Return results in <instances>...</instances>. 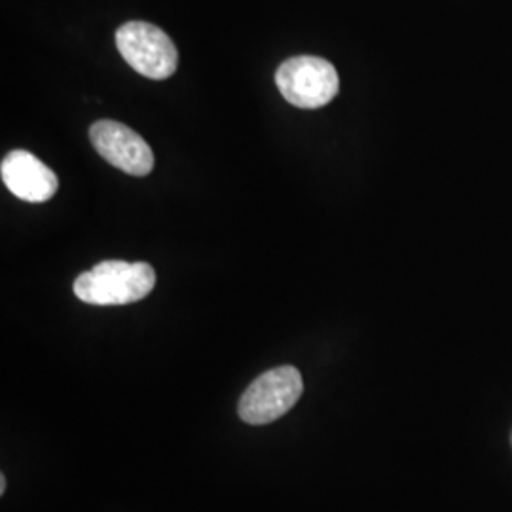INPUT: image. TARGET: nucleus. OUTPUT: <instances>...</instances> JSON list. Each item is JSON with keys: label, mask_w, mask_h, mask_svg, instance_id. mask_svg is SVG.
<instances>
[{"label": "nucleus", "mask_w": 512, "mask_h": 512, "mask_svg": "<svg viewBox=\"0 0 512 512\" xmlns=\"http://www.w3.org/2000/svg\"><path fill=\"white\" fill-rule=\"evenodd\" d=\"M156 272L147 262L105 260L74 281V294L93 306H126L147 298Z\"/></svg>", "instance_id": "obj_1"}, {"label": "nucleus", "mask_w": 512, "mask_h": 512, "mask_svg": "<svg viewBox=\"0 0 512 512\" xmlns=\"http://www.w3.org/2000/svg\"><path fill=\"white\" fill-rule=\"evenodd\" d=\"M281 95L298 109H321L340 92V78L334 65L315 55L291 57L275 73Z\"/></svg>", "instance_id": "obj_2"}, {"label": "nucleus", "mask_w": 512, "mask_h": 512, "mask_svg": "<svg viewBox=\"0 0 512 512\" xmlns=\"http://www.w3.org/2000/svg\"><path fill=\"white\" fill-rule=\"evenodd\" d=\"M304 391L298 368L277 366L260 374L239 399V418L249 425H266L285 416Z\"/></svg>", "instance_id": "obj_3"}, {"label": "nucleus", "mask_w": 512, "mask_h": 512, "mask_svg": "<svg viewBox=\"0 0 512 512\" xmlns=\"http://www.w3.org/2000/svg\"><path fill=\"white\" fill-rule=\"evenodd\" d=\"M116 46L129 67L150 80H165L177 71L179 52L173 40L152 23H124L116 31Z\"/></svg>", "instance_id": "obj_4"}, {"label": "nucleus", "mask_w": 512, "mask_h": 512, "mask_svg": "<svg viewBox=\"0 0 512 512\" xmlns=\"http://www.w3.org/2000/svg\"><path fill=\"white\" fill-rule=\"evenodd\" d=\"M90 139L99 156L128 175L147 177L154 167V152L147 141L120 122H95L90 129Z\"/></svg>", "instance_id": "obj_5"}, {"label": "nucleus", "mask_w": 512, "mask_h": 512, "mask_svg": "<svg viewBox=\"0 0 512 512\" xmlns=\"http://www.w3.org/2000/svg\"><path fill=\"white\" fill-rule=\"evenodd\" d=\"M0 175L4 186L23 202H48L59 186L54 171L27 150H12L2 160Z\"/></svg>", "instance_id": "obj_6"}, {"label": "nucleus", "mask_w": 512, "mask_h": 512, "mask_svg": "<svg viewBox=\"0 0 512 512\" xmlns=\"http://www.w3.org/2000/svg\"><path fill=\"white\" fill-rule=\"evenodd\" d=\"M6 492V478L4 475L0 476V494H4Z\"/></svg>", "instance_id": "obj_7"}]
</instances>
